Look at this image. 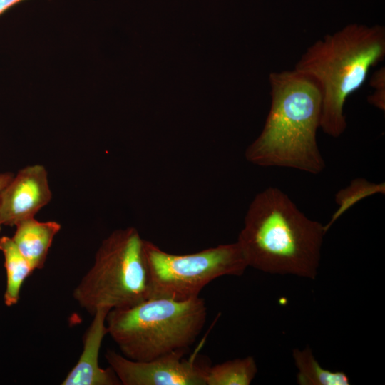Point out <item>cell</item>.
I'll return each mask as SVG.
<instances>
[{"label":"cell","instance_id":"14","mask_svg":"<svg viewBox=\"0 0 385 385\" xmlns=\"http://www.w3.org/2000/svg\"><path fill=\"white\" fill-rule=\"evenodd\" d=\"M376 194H385V183L371 182L363 178H357L349 185L340 189L334 196L338 207L330 220L324 225L326 232L333 224L349 208L361 200Z\"/></svg>","mask_w":385,"mask_h":385},{"label":"cell","instance_id":"18","mask_svg":"<svg viewBox=\"0 0 385 385\" xmlns=\"http://www.w3.org/2000/svg\"><path fill=\"white\" fill-rule=\"evenodd\" d=\"M1 225H2L1 222V220H0V232H1Z\"/></svg>","mask_w":385,"mask_h":385},{"label":"cell","instance_id":"2","mask_svg":"<svg viewBox=\"0 0 385 385\" xmlns=\"http://www.w3.org/2000/svg\"><path fill=\"white\" fill-rule=\"evenodd\" d=\"M271 106L246 160L262 167H282L317 175L325 162L317 141L322 93L317 82L294 70L270 75Z\"/></svg>","mask_w":385,"mask_h":385},{"label":"cell","instance_id":"3","mask_svg":"<svg viewBox=\"0 0 385 385\" xmlns=\"http://www.w3.org/2000/svg\"><path fill=\"white\" fill-rule=\"evenodd\" d=\"M385 57V28L350 24L309 46L294 71L309 76L322 93L320 128L333 138L345 131L344 108L365 82L372 66Z\"/></svg>","mask_w":385,"mask_h":385},{"label":"cell","instance_id":"17","mask_svg":"<svg viewBox=\"0 0 385 385\" xmlns=\"http://www.w3.org/2000/svg\"><path fill=\"white\" fill-rule=\"evenodd\" d=\"M14 174L10 172L0 173V193L12 179Z\"/></svg>","mask_w":385,"mask_h":385},{"label":"cell","instance_id":"1","mask_svg":"<svg viewBox=\"0 0 385 385\" xmlns=\"http://www.w3.org/2000/svg\"><path fill=\"white\" fill-rule=\"evenodd\" d=\"M324 225L309 218L282 190L269 187L250 202L237 240L248 267L314 279Z\"/></svg>","mask_w":385,"mask_h":385},{"label":"cell","instance_id":"15","mask_svg":"<svg viewBox=\"0 0 385 385\" xmlns=\"http://www.w3.org/2000/svg\"><path fill=\"white\" fill-rule=\"evenodd\" d=\"M370 85L374 88V93L369 96V103L377 108L385 111V70L381 67L375 71L370 80Z\"/></svg>","mask_w":385,"mask_h":385},{"label":"cell","instance_id":"11","mask_svg":"<svg viewBox=\"0 0 385 385\" xmlns=\"http://www.w3.org/2000/svg\"><path fill=\"white\" fill-rule=\"evenodd\" d=\"M0 251L4 255L6 275L4 301L7 307H11L19 302L23 283L34 269L11 237H0Z\"/></svg>","mask_w":385,"mask_h":385},{"label":"cell","instance_id":"16","mask_svg":"<svg viewBox=\"0 0 385 385\" xmlns=\"http://www.w3.org/2000/svg\"><path fill=\"white\" fill-rule=\"evenodd\" d=\"M25 0H0V16L14 6Z\"/></svg>","mask_w":385,"mask_h":385},{"label":"cell","instance_id":"10","mask_svg":"<svg viewBox=\"0 0 385 385\" xmlns=\"http://www.w3.org/2000/svg\"><path fill=\"white\" fill-rule=\"evenodd\" d=\"M11 237L32 268L42 269L53 238L61 230L56 221L40 222L34 217L19 222Z\"/></svg>","mask_w":385,"mask_h":385},{"label":"cell","instance_id":"5","mask_svg":"<svg viewBox=\"0 0 385 385\" xmlns=\"http://www.w3.org/2000/svg\"><path fill=\"white\" fill-rule=\"evenodd\" d=\"M144 242L133 227L112 232L101 243L94 261L73 297L91 315L100 309H125L150 297Z\"/></svg>","mask_w":385,"mask_h":385},{"label":"cell","instance_id":"4","mask_svg":"<svg viewBox=\"0 0 385 385\" xmlns=\"http://www.w3.org/2000/svg\"><path fill=\"white\" fill-rule=\"evenodd\" d=\"M206 317L207 307L200 296L185 300L150 297L129 308L111 309L106 324L121 354L143 361L186 350Z\"/></svg>","mask_w":385,"mask_h":385},{"label":"cell","instance_id":"8","mask_svg":"<svg viewBox=\"0 0 385 385\" xmlns=\"http://www.w3.org/2000/svg\"><path fill=\"white\" fill-rule=\"evenodd\" d=\"M48 173L42 165L26 166L18 171L0 193V220L15 226L34 217L51 200Z\"/></svg>","mask_w":385,"mask_h":385},{"label":"cell","instance_id":"7","mask_svg":"<svg viewBox=\"0 0 385 385\" xmlns=\"http://www.w3.org/2000/svg\"><path fill=\"white\" fill-rule=\"evenodd\" d=\"M178 350L149 361H134L113 350L105 354L109 366L123 385H205L209 365L195 355L185 359Z\"/></svg>","mask_w":385,"mask_h":385},{"label":"cell","instance_id":"12","mask_svg":"<svg viewBox=\"0 0 385 385\" xmlns=\"http://www.w3.org/2000/svg\"><path fill=\"white\" fill-rule=\"evenodd\" d=\"M294 364L298 370L297 382L300 385H349V376L343 371L324 369L308 346L292 351Z\"/></svg>","mask_w":385,"mask_h":385},{"label":"cell","instance_id":"13","mask_svg":"<svg viewBox=\"0 0 385 385\" xmlns=\"http://www.w3.org/2000/svg\"><path fill=\"white\" fill-rule=\"evenodd\" d=\"M257 373V364L251 356L228 360L208 366L205 385H249Z\"/></svg>","mask_w":385,"mask_h":385},{"label":"cell","instance_id":"6","mask_svg":"<svg viewBox=\"0 0 385 385\" xmlns=\"http://www.w3.org/2000/svg\"><path fill=\"white\" fill-rule=\"evenodd\" d=\"M151 296L185 300L199 297L215 279L242 275L248 267L237 242L185 255L167 252L145 240Z\"/></svg>","mask_w":385,"mask_h":385},{"label":"cell","instance_id":"9","mask_svg":"<svg viewBox=\"0 0 385 385\" xmlns=\"http://www.w3.org/2000/svg\"><path fill=\"white\" fill-rule=\"evenodd\" d=\"M108 309H98L83 337V351L78 361L61 385H119L118 378L109 366H100L98 357L103 339L108 334L106 318Z\"/></svg>","mask_w":385,"mask_h":385}]
</instances>
